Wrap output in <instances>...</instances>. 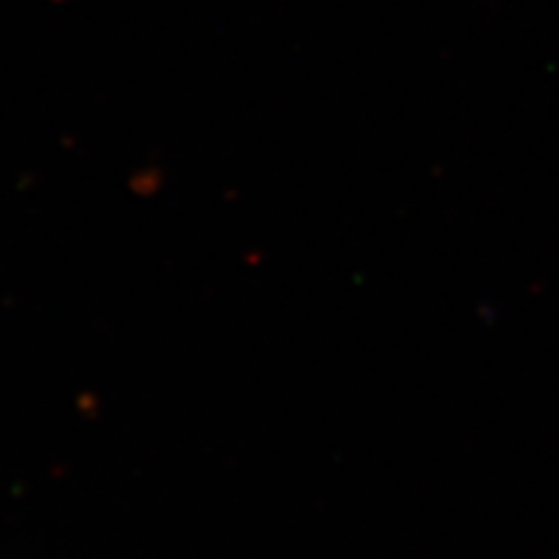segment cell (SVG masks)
Instances as JSON below:
<instances>
[]
</instances>
